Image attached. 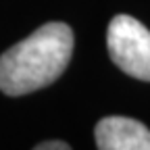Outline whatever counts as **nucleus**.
<instances>
[{
  "mask_svg": "<svg viewBox=\"0 0 150 150\" xmlns=\"http://www.w3.org/2000/svg\"><path fill=\"white\" fill-rule=\"evenodd\" d=\"M100 150H150V129L129 117H104L94 129Z\"/></svg>",
  "mask_w": 150,
  "mask_h": 150,
  "instance_id": "nucleus-3",
  "label": "nucleus"
},
{
  "mask_svg": "<svg viewBox=\"0 0 150 150\" xmlns=\"http://www.w3.org/2000/svg\"><path fill=\"white\" fill-rule=\"evenodd\" d=\"M35 148H38V150H69V144H67V142H61V140H52V142L38 144Z\"/></svg>",
  "mask_w": 150,
  "mask_h": 150,
  "instance_id": "nucleus-4",
  "label": "nucleus"
},
{
  "mask_svg": "<svg viewBox=\"0 0 150 150\" xmlns=\"http://www.w3.org/2000/svg\"><path fill=\"white\" fill-rule=\"evenodd\" d=\"M110 61L123 73L150 81V29L131 15L112 17L106 29Z\"/></svg>",
  "mask_w": 150,
  "mask_h": 150,
  "instance_id": "nucleus-2",
  "label": "nucleus"
},
{
  "mask_svg": "<svg viewBox=\"0 0 150 150\" xmlns=\"http://www.w3.org/2000/svg\"><path fill=\"white\" fill-rule=\"evenodd\" d=\"M73 54V31L67 23H44L0 56V90L23 96L50 86L63 75Z\"/></svg>",
  "mask_w": 150,
  "mask_h": 150,
  "instance_id": "nucleus-1",
  "label": "nucleus"
}]
</instances>
